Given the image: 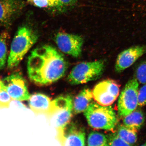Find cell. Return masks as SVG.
<instances>
[{
	"label": "cell",
	"instance_id": "obj_1",
	"mask_svg": "<svg viewBox=\"0 0 146 146\" xmlns=\"http://www.w3.org/2000/svg\"><path fill=\"white\" fill-rule=\"evenodd\" d=\"M68 67L63 55L50 45L35 49L27 62L29 78L36 85L41 86L50 85L62 78Z\"/></svg>",
	"mask_w": 146,
	"mask_h": 146
},
{
	"label": "cell",
	"instance_id": "obj_2",
	"mask_svg": "<svg viewBox=\"0 0 146 146\" xmlns=\"http://www.w3.org/2000/svg\"><path fill=\"white\" fill-rule=\"evenodd\" d=\"M38 38L36 33L29 27H19L11 42L7 60L8 68L12 69L17 67L28 52L37 42Z\"/></svg>",
	"mask_w": 146,
	"mask_h": 146
},
{
	"label": "cell",
	"instance_id": "obj_3",
	"mask_svg": "<svg viewBox=\"0 0 146 146\" xmlns=\"http://www.w3.org/2000/svg\"><path fill=\"white\" fill-rule=\"evenodd\" d=\"M84 115L89 126L96 129L112 130L118 123L116 113L110 106H102L96 102L90 104Z\"/></svg>",
	"mask_w": 146,
	"mask_h": 146
},
{
	"label": "cell",
	"instance_id": "obj_4",
	"mask_svg": "<svg viewBox=\"0 0 146 146\" xmlns=\"http://www.w3.org/2000/svg\"><path fill=\"white\" fill-rule=\"evenodd\" d=\"M104 60L82 62L73 68L68 78V82L72 85L87 83L99 78L104 72Z\"/></svg>",
	"mask_w": 146,
	"mask_h": 146
},
{
	"label": "cell",
	"instance_id": "obj_5",
	"mask_svg": "<svg viewBox=\"0 0 146 146\" xmlns=\"http://www.w3.org/2000/svg\"><path fill=\"white\" fill-rule=\"evenodd\" d=\"M73 110V102L70 96H60L52 101L51 111L48 117L56 128L64 126L70 122Z\"/></svg>",
	"mask_w": 146,
	"mask_h": 146
},
{
	"label": "cell",
	"instance_id": "obj_6",
	"mask_svg": "<svg viewBox=\"0 0 146 146\" xmlns=\"http://www.w3.org/2000/svg\"><path fill=\"white\" fill-rule=\"evenodd\" d=\"M139 82L136 78L129 80L119 96L118 102V114L123 117L130 114L138 106Z\"/></svg>",
	"mask_w": 146,
	"mask_h": 146
},
{
	"label": "cell",
	"instance_id": "obj_7",
	"mask_svg": "<svg viewBox=\"0 0 146 146\" xmlns=\"http://www.w3.org/2000/svg\"><path fill=\"white\" fill-rule=\"evenodd\" d=\"M119 84L111 79L102 81L93 89V98L98 104L109 106L116 100L120 94Z\"/></svg>",
	"mask_w": 146,
	"mask_h": 146
},
{
	"label": "cell",
	"instance_id": "obj_8",
	"mask_svg": "<svg viewBox=\"0 0 146 146\" xmlns=\"http://www.w3.org/2000/svg\"><path fill=\"white\" fill-rule=\"evenodd\" d=\"M56 130L58 140L62 145H85V130L75 123L69 122Z\"/></svg>",
	"mask_w": 146,
	"mask_h": 146
},
{
	"label": "cell",
	"instance_id": "obj_9",
	"mask_svg": "<svg viewBox=\"0 0 146 146\" xmlns=\"http://www.w3.org/2000/svg\"><path fill=\"white\" fill-rule=\"evenodd\" d=\"M56 44L61 52L74 57L81 56L84 39L77 35L59 32L55 37Z\"/></svg>",
	"mask_w": 146,
	"mask_h": 146
},
{
	"label": "cell",
	"instance_id": "obj_10",
	"mask_svg": "<svg viewBox=\"0 0 146 146\" xmlns=\"http://www.w3.org/2000/svg\"><path fill=\"white\" fill-rule=\"evenodd\" d=\"M3 81L6 90L12 100H28L30 98L25 80L19 73L8 76Z\"/></svg>",
	"mask_w": 146,
	"mask_h": 146
},
{
	"label": "cell",
	"instance_id": "obj_11",
	"mask_svg": "<svg viewBox=\"0 0 146 146\" xmlns=\"http://www.w3.org/2000/svg\"><path fill=\"white\" fill-rule=\"evenodd\" d=\"M145 53L146 45L133 46L124 50L117 57L115 71L117 73L121 72L134 64Z\"/></svg>",
	"mask_w": 146,
	"mask_h": 146
},
{
	"label": "cell",
	"instance_id": "obj_12",
	"mask_svg": "<svg viewBox=\"0 0 146 146\" xmlns=\"http://www.w3.org/2000/svg\"><path fill=\"white\" fill-rule=\"evenodd\" d=\"M24 6L21 0H0V23L9 26Z\"/></svg>",
	"mask_w": 146,
	"mask_h": 146
},
{
	"label": "cell",
	"instance_id": "obj_13",
	"mask_svg": "<svg viewBox=\"0 0 146 146\" xmlns=\"http://www.w3.org/2000/svg\"><path fill=\"white\" fill-rule=\"evenodd\" d=\"M30 108L35 114L48 116L51 111L52 101L44 94L37 93L31 96L29 100Z\"/></svg>",
	"mask_w": 146,
	"mask_h": 146
},
{
	"label": "cell",
	"instance_id": "obj_14",
	"mask_svg": "<svg viewBox=\"0 0 146 146\" xmlns=\"http://www.w3.org/2000/svg\"><path fill=\"white\" fill-rule=\"evenodd\" d=\"M145 114L142 110L136 108L130 114L123 117V125L127 127L138 131L145 123Z\"/></svg>",
	"mask_w": 146,
	"mask_h": 146
},
{
	"label": "cell",
	"instance_id": "obj_15",
	"mask_svg": "<svg viewBox=\"0 0 146 146\" xmlns=\"http://www.w3.org/2000/svg\"><path fill=\"white\" fill-rule=\"evenodd\" d=\"M93 92L89 89L82 90L73 102V110L75 114L84 112L92 102Z\"/></svg>",
	"mask_w": 146,
	"mask_h": 146
},
{
	"label": "cell",
	"instance_id": "obj_16",
	"mask_svg": "<svg viewBox=\"0 0 146 146\" xmlns=\"http://www.w3.org/2000/svg\"><path fill=\"white\" fill-rule=\"evenodd\" d=\"M117 133L129 146L134 145L138 140L137 131L127 127L124 125L119 126Z\"/></svg>",
	"mask_w": 146,
	"mask_h": 146
},
{
	"label": "cell",
	"instance_id": "obj_17",
	"mask_svg": "<svg viewBox=\"0 0 146 146\" xmlns=\"http://www.w3.org/2000/svg\"><path fill=\"white\" fill-rule=\"evenodd\" d=\"M8 37L6 32H3L0 35V70L4 68L6 63Z\"/></svg>",
	"mask_w": 146,
	"mask_h": 146
},
{
	"label": "cell",
	"instance_id": "obj_18",
	"mask_svg": "<svg viewBox=\"0 0 146 146\" xmlns=\"http://www.w3.org/2000/svg\"><path fill=\"white\" fill-rule=\"evenodd\" d=\"M87 145L89 146H108L107 136L100 132L92 131L88 136Z\"/></svg>",
	"mask_w": 146,
	"mask_h": 146
},
{
	"label": "cell",
	"instance_id": "obj_19",
	"mask_svg": "<svg viewBox=\"0 0 146 146\" xmlns=\"http://www.w3.org/2000/svg\"><path fill=\"white\" fill-rule=\"evenodd\" d=\"M52 8L59 11H65L68 9L74 7L77 0H50Z\"/></svg>",
	"mask_w": 146,
	"mask_h": 146
},
{
	"label": "cell",
	"instance_id": "obj_20",
	"mask_svg": "<svg viewBox=\"0 0 146 146\" xmlns=\"http://www.w3.org/2000/svg\"><path fill=\"white\" fill-rule=\"evenodd\" d=\"M136 79L142 84L146 83V60H144L138 65L136 69Z\"/></svg>",
	"mask_w": 146,
	"mask_h": 146
},
{
	"label": "cell",
	"instance_id": "obj_21",
	"mask_svg": "<svg viewBox=\"0 0 146 146\" xmlns=\"http://www.w3.org/2000/svg\"><path fill=\"white\" fill-rule=\"evenodd\" d=\"M108 146H129L117 133H112L107 136Z\"/></svg>",
	"mask_w": 146,
	"mask_h": 146
},
{
	"label": "cell",
	"instance_id": "obj_22",
	"mask_svg": "<svg viewBox=\"0 0 146 146\" xmlns=\"http://www.w3.org/2000/svg\"><path fill=\"white\" fill-rule=\"evenodd\" d=\"M12 100L6 89L0 91V109L9 108Z\"/></svg>",
	"mask_w": 146,
	"mask_h": 146
},
{
	"label": "cell",
	"instance_id": "obj_23",
	"mask_svg": "<svg viewBox=\"0 0 146 146\" xmlns=\"http://www.w3.org/2000/svg\"><path fill=\"white\" fill-rule=\"evenodd\" d=\"M28 2L36 7L40 8H52L50 0H27Z\"/></svg>",
	"mask_w": 146,
	"mask_h": 146
},
{
	"label": "cell",
	"instance_id": "obj_24",
	"mask_svg": "<svg viewBox=\"0 0 146 146\" xmlns=\"http://www.w3.org/2000/svg\"><path fill=\"white\" fill-rule=\"evenodd\" d=\"M138 106L143 107L146 105V83L138 90Z\"/></svg>",
	"mask_w": 146,
	"mask_h": 146
},
{
	"label": "cell",
	"instance_id": "obj_25",
	"mask_svg": "<svg viewBox=\"0 0 146 146\" xmlns=\"http://www.w3.org/2000/svg\"><path fill=\"white\" fill-rule=\"evenodd\" d=\"M4 89H6L5 85L4 82L0 80V91Z\"/></svg>",
	"mask_w": 146,
	"mask_h": 146
}]
</instances>
